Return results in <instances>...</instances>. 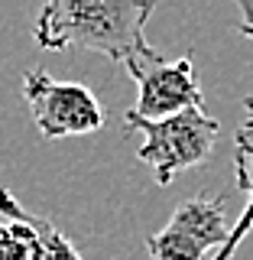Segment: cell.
Wrapping results in <instances>:
<instances>
[{"label": "cell", "instance_id": "6da1fadb", "mask_svg": "<svg viewBox=\"0 0 253 260\" xmlns=\"http://www.w3.org/2000/svg\"><path fill=\"white\" fill-rule=\"evenodd\" d=\"M153 4H107V0H52L36 16L32 39L39 49H94L127 69L150 52L146 20Z\"/></svg>", "mask_w": 253, "mask_h": 260}, {"label": "cell", "instance_id": "7a4b0ae2", "mask_svg": "<svg viewBox=\"0 0 253 260\" xmlns=\"http://www.w3.org/2000/svg\"><path fill=\"white\" fill-rule=\"evenodd\" d=\"M124 124L143 134V146L136 150V156L153 169L156 185H172L178 173L201 166L211 156L218 134H221V124L208 117L201 108H189L162 120H143L133 111H127Z\"/></svg>", "mask_w": 253, "mask_h": 260}, {"label": "cell", "instance_id": "3957f363", "mask_svg": "<svg viewBox=\"0 0 253 260\" xmlns=\"http://www.w3.org/2000/svg\"><path fill=\"white\" fill-rule=\"evenodd\" d=\"M23 98L46 140L94 134L107 120V111L101 108L91 88L78 81H59L43 69H29L23 75Z\"/></svg>", "mask_w": 253, "mask_h": 260}, {"label": "cell", "instance_id": "277c9868", "mask_svg": "<svg viewBox=\"0 0 253 260\" xmlns=\"http://www.w3.org/2000/svg\"><path fill=\"white\" fill-rule=\"evenodd\" d=\"M231 241V224H227L224 199H195L178 202L169 224L162 231L146 238L153 260H205L208 254H221Z\"/></svg>", "mask_w": 253, "mask_h": 260}, {"label": "cell", "instance_id": "5b68a950", "mask_svg": "<svg viewBox=\"0 0 253 260\" xmlns=\"http://www.w3.org/2000/svg\"><path fill=\"white\" fill-rule=\"evenodd\" d=\"M127 72L136 78V88H140L136 108H130L136 117L162 120L189 108H201V88H198V78H195L192 55L162 59L156 49H150Z\"/></svg>", "mask_w": 253, "mask_h": 260}, {"label": "cell", "instance_id": "8992f818", "mask_svg": "<svg viewBox=\"0 0 253 260\" xmlns=\"http://www.w3.org/2000/svg\"><path fill=\"white\" fill-rule=\"evenodd\" d=\"M234 176H237L240 192L247 195V208H243L240 221L231 228L227 247L214 260H231L234 250L243 244V238H247L250 228H253V94L243 98V124L237 130V140H234Z\"/></svg>", "mask_w": 253, "mask_h": 260}, {"label": "cell", "instance_id": "52a82bcc", "mask_svg": "<svg viewBox=\"0 0 253 260\" xmlns=\"http://www.w3.org/2000/svg\"><path fill=\"white\" fill-rule=\"evenodd\" d=\"M39 238L32 231L29 211L13 199L10 189H0V260H36Z\"/></svg>", "mask_w": 253, "mask_h": 260}, {"label": "cell", "instance_id": "ba28073f", "mask_svg": "<svg viewBox=\"0 0 253 260\" xmlns=\"http://www.w3.org/2000/svg\"><path fill=\"white\" fill-rule=\"evenodd\" d=\"M29 221H32V231L39 238V257L36 260H81V254L75 250V244L62 234L59 224H52L49 218H39L29 211Z\"/></svg>", "mask_w": 253, "mask_h": 260}, {"label": "cell", "instance_id": "9c48e42d", "mask_svg": "<svg viewBox=\"0 0 253 260\" xmlns=\"http://www.w3.org/2000/svg\"><path fill=\"white\" fill-rule=\"evenodd\" d=\"M240 10H243V16H247V32L253 36V7H247V4H243Z\"/></svg>", "mask_w": 253, "mask_h": 260}]
</instances>
